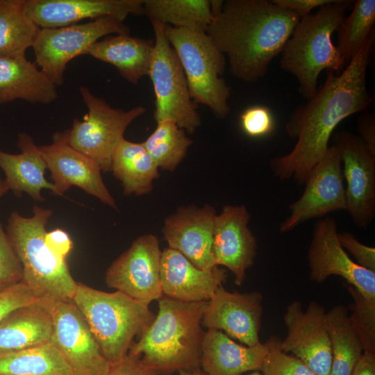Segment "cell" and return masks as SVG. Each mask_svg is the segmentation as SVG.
<instances>
[{
	"label": "cell",
	"mask_w": 375,
	"mask_h": 375,
	"mask_svg": "<svg viewBox=\"0 0 375 375\" xmlns=\"http://www.w3.org/2000/svg\"><path fill=\"white\" fill-rule=\"evenodd\" d=\"M226 278V270L219 266L201 269L176 250L167 248L162 251V290L171 299L183 302L208 301Z\"/></svg>",
	"instance_id": "22"
},
{
	"label": "cell",
	"mask_w": 375,
	"mask_h": 375,
	"mask_svg": "<svg viewBox=\"0 0 375 375\" xmlns=\"http://www.w3.org/2000/svg\"><path fill=\"white\" fill-rule=\"evenodd\" d=\"M123 21L112 17L66 26L40 28L33 45L35 64L56 85L65 81L67 63L88 50L101 38L112 34L129 35Z\"/></svg>",
	"instance_id": "10"
},
{
	"label": "cell",
	"mask_w": 375,
	"mask_h": 375,
	"mask_svg": "<svg viewBox=\"0 0 375 375\" xmlns=\"http://www.w3.org/2000/svg\"><path fill=\"white\" fill-rule=\"evenodd\" d=\"M335 0H271L276 6L297 13L301 18L316 8L333 3Z\"/></svg>",
	"instance_id": "42"
},
{
	"label": "cell",
	"mask_w": 375,
	"mask_h": 375,
	"mask_svg": "<svg viewBox=\"0 0 375 375\" xmlns=\"http://www.w3.org/2000/svg\"><path fill=\"white\" fill-rule=\"evenodd\" d=\"M153 320L128 354L140 358L158 375L201 368L207 301L183 302L162 295Z\"/></svg>",
	"instance_id": "3"
},
{
	"label": "cell",
	"mask_w": 375,
	"mask_h": 375,
	"mask_svg": "<svg viewBox=\"0 0 375 375\" xmlns=\"http://www.w3.org/2000/svg\"><path fill=\"white\" fill-rule=\"evenodd\" d=\"M165 34L181 64L191 99L224 119L231 110V88L222 77L225 56L207 33L165 25Z\"/></svg>",
	"instance_id": "7"
},
{
	"label": "cell",
	"mask_w": 375,
	"mask_h": 375,
	"mask_svg": "<svg viewBox=\"0 0 375 375\" xmlns=\"http://www.w3.org/2000/svg\"><path fill=\"white\" fill-rule=\"evenodd\" d=\"M240 124L243 132L253 138L266 137L275 128V121L271 110L260 105L246 108L240 115Z\"/></svg>",
	"instance_id": "38"
},
{
	"label": "cell",
	"mask_w": 375,
	"mask_h": 375,
	"mask_svg": "<svg viewBox=\"0 0 375 375\" xmlns=\"http://www.w3.org/2000/svg\"><path fill=\"white\" fill-rule=\"evenodd\" d=\"M9 190V188L6 183L5 180H2L0 178V198L6 194Z\"/></svg>",
	"instance_id": "47"
},
{
	"label": "cell",
	"mask_w": 375,
	"mask_h": 375,
	"mask_svg": "<svg viewBox=\"0 0 375 375\" xmlns=\"http://www.w3.org/2000/svg\"><path fill=\"white\" fill-rule=\"evenodd\" d=\"M17 146L21 150L18 154L0 150V167L6 176L4 180L17 197L26 192L35 201H43L42 189L50 190L52 193L55 190L53 184L44 177L47 163L29 135L19 133Z\"/></svg>",
	"instance_id": "26"
},
{
	"label": "cell",
	"mask_w": 375,
	"mask_h": 375,
	"mask_svg": "<svg viewBox=\"0 0 375 375\" xmlns=\"http://www.w3.org/2000/svg\"><path fill=\"white\" fill-rule=\"evenodd\" d=\"M250 218L245 206L226 205L215 220V262L233 273L237 285L244 283L247 271L253 265L257 254V240L248 227Z\"/></svg>",
	"instance_id": "19"
},
{
	"label": "cell",
	"mask_w": 375,
	"mask_h": 375,
	"mask_svg": "<svg viewBox=\"0 0 375 375\" xmlns=\"http://www.w3.org/2000/svg\"><path fill=\"white\" fill-rule=\"evenodd\" d=\"M151 22L155 40L148 76L154 90V119L156 123L172 121L192 134L201 119L190 95L185 73L165 36V25L154 20Z\"/></svg>",
	"instance_id": "8"
},
{
	"label": "cell",
	"mask_w": 375,
	"mask_h": 375,
	"mask_svg": "<svg viewBox=\"0 0 375 375\" xmlns=\"http://www.w3.org/2000/svg\"><path fill=\"white\" fill-rule=\"evenodd\" d=\"M50 342L60 351L72 375H104L111 367L80 310L72 301L52 302Z\"/></svg>",
	"instance_id": "14"
},
{
	"label": "cell",
	"mask_w": 375,
	"mask_h": 375,
	"mask_svg": "<svg viewBox=\"0 0 375 375\" xmlns=\"http://www.w3.org/2000/svg\"><path fill=\"white\" fill-rule=\"evenodd\" d=\"M161 255L156 235L138 237L108 268L105 276L106 285L149 306L163 295Z\"/></svg>",
	"instance_id": "11"
},
{
	"label": "cell",
	"mask_w": 375,
	"mask_h": 375,
	"mask_svg": "<svg viewBox=\"0 0 375 375\" xmlns=\"http://www.w3.org/2000/svg\"><path fill=\"white\" fill-rule=\"evenodd\" d=\"M0 375H72L60 351L51 343L0 356Z\"/></svg>",
	"instance_id": "32"
},
{
	"label": "cell",
	"mask_w": 375,
	"mask_h": 375,
	"mask_svg": "<svg viewBox=\"0 0 375 375\" xmlns=\"http://www.w3.org/2000/svg\"><path fill=\"white\" fill-rule=\"evenodd\" d=\"M300 19L271 1L227 0L206 33L228 58L233 76L253 83L265 76Z\"/></svg>",
	"instance_id": "2"
},
{
	"label": "cell",
	"mask_w": 375,
	"mask_h": 375,
	"mask_svg": "<svg viewBox=\"0 0 375 375\" xmlns=\"http://www.w3.org/2000/svg\"><path fill=\"white\" fill-rule=\"evenodd\" d=\"M265 342L268 351L260 369L262 375H317L299 358L284 352L278 337L272 336Z\"/></svg>",
	"instance_id": "35"
},
{
	"label": "cell",
	"mask_w": 375,
	"mask_h": 375,
	"mask_svg": "<svg viewBox=\"0 0 375 375\" xmlns=\"http://www.w3.org/2000/svg\"><path fill=\"white\" fill-rule=\"evenodd\" d=\"M186 132L172 121L157 122L154 131L142 142L158 168L173 172L192 144Z\"/></svg>",
	"instance_id": "33"
},
{
	"label": "cell",
	"mask_w": 375,
	"mask_h": 375,
	"mask_svg": "<svg viewBox=\"0 0 375 375\" xmlns=\"http://www.w3.org/2000/svg\"><path fill=\"white\" fill-rule=\"evenodd\" d=\"M73 302L112 364L127 356L134 338L155 317L149 306L119 291L103 292L81 283L77 284Z\"/></svg>",
	"instance_id": "6"
},
{
	"label": "cell",
	"mask_w": 375,
	"mask_h": 375,
	"mask_svg": "<svg viewBox=\"0 0 375 375\" xmlns=\"http://www.w3.org/2000/svg\"><path fill=\"white\" fill-rule=\"evenodd\" d=\"M326 320L332 355L329 375H351L364 348L348 309L344 305L333 306L326 312Z\"/></svg>",
	"instance_id": "29"
},
{
	"label": "cell",
	"mask_w": 375,
	"mask_h": 375,
	"mask_svg": "<svg viewBox=\"0 0 375 375\" xmlns=\"http://www.w3.org/2000/svg\"><path fill=\"white\" fill-rule=\"evenodd\" d=\"M111 171L121 181L125 195L149 193L153 180L159 176L158 167L142 142L124 138L114 152Z\"/></svg>",
	"instance_id": "28"
},
{
	"label": "cell",
	"mask_w": 375,
	"mask_h": 375,
	"mask_svg": "<svg viewBox=\"0 0 375 375\" xmlns=\"http://www.w3.org/2000/svg\"><path fill=\"white\" fill-rule=\"evenodd\" d=\"M38 147L51 174L55 189L53 194L62 196L74 185L117 209L103 181L100 167L67 143L66 131L57 132L53 137L52 144Z\"/></svg>",
	"instance_id": "18"
},
{
	"label": "cell",
	"mask_w": 375,
	"mask_h": 375,
	"mask_svg": "<svg viewBox=\"0 0 375 375\" xmlns=\"http://www.w3.org/2000/svg\"><path fill=\"white\" fill-rule=\"evenodd\" d=\"M268 351L266 342L240 344L223 331L208 329L203 336L201 369L208 375H243L260 371Z\"/></svg>",
	"instance_id": "23"
},
{
	"label": "cell",
	"mask_w": 375,
	"mask_h": 375,
	"mask_svg": "<svg viewBox=\"0 0 375 375\" xmlns=\"http://www.w3.org/2000/svg\"><path fill=\"white\" fill-rule=\"evenodd\" d=\"M287 335L281 348L299 358L317 375H329L331 347L324 308L317 301L303 310L302 303L288 305L283 315Z\"/></svg>",
	"instance_id": "15"
},
{
	"label": "cell",
	"mask_w": 375,
	"mask_h": 375,
	"mask_svg": "<svg viewBox=\"0 0 375 375\" xmlns=\"http://www.w3.org/2000/svg\"><path fill=\"white\" fill-rule=\"evenodd\" d=\"M144 15L175 28L206 33L213 19L211 0H143Z\"/></svg>",
	"instance_id": "30"
},
{
	"label": "cell",
	"mask_w": 375,
	"mask_h": 375,
	"mask_svg": "<svg viewBox=\"0 0 375 375\" xmlns=\"http://www.w3.org/2000/svg\"><path fill=\"white\" fill-rule=\"evenodd\" d=\"M374 42V31L348 65L339 74L329 71L315 94L290 115L285 131L297 142L290 153L271 159L269 166L276 178L304 185L328 150L335 127L373 102L367 71Z\"/></svg>",
	"instance_id": "1"
},
{
	"label": "cell",
	"mask_w": 375,
	"mask_h": 375,
	"mask_svg": "<svg viewBox=\"0 0 375 375\" xmlns=\"http://www.w3.org/2000/svg\"><path fill=\"white\" fill-rule=\"evenodd\" d=\"M154 41L126 34L109 35L99 40L86 54L115 66L120 75L137 85L149 75Z\"/></svg>",
	"instance_id": "27"
},
{
	"label": "cell",
	"mask_w": 375,
	"mask_h": 375,
	"mask_svg": "<svg viewBox=\"0 0 375 375\" xmlns=\"http://www.w3.org/2000/svg\"><path fill=\"white\" fill-rule=\"evenodd\" d=\"M57 98L56 85L26 54L0 57V104L15 99L48 104Z\"/></svg>",
	"instance_id": "25"
},
{
	"label": "cell",
	"mask_w": 375,
	"mask_h": 375,
	"mask_svg": "<svg viewBox=\"0 0 375 375\" xmlns=\"http://www.w3.org/2000/svg\"><path fill=\"white\" fill-rule=\"evenodd\" d=\"M104 375H158L136 356L127 354L122 360L112 365Z\"/></svg>",
	"instance_id": "41"
},
{
	"label": "cell",
	"mask_w": 375,
	"mask_h": 375,
	"mask_svg": "<svg viewBox=\"0 0 375 375\" xmlns=\"http://www.w3.org/2000/svg\"><path fill=\"white\" fill-rule=\"evenodd\" d=\"M262 293L230 292L219 285L207 301L201 325L224 331L231 338L253 347L260 343Z\"/></svg>",
	"instance_id": "17"
},
{
	"label": "cell",
	"mask_w": 375,
	"mask_h": 375,
	"mask_svg": "<svg viewBox=\"0 0 375 375\" xmlns=\"http://www.w3.org/2000/svg\"><path fill=\"white\" fill-rule=\"evenodd\" d=\"M359 138L367 149L375 155V117L372 113H365L358 118Z\"/></svg>",
	"instance_id": "44"
},
{
	"label": "cell",
	"mask_w": 375,
	"mask_h": 375,
	"mask_svg": "<svg viewBox=\"0 0 375 375\" xmlns=\"http://www.w3.org/2000/svg\"><path fill=\"white\" fill-rule=\"evenodd\" d=\"M215 208L206 204L181 207L165 220L162 233L169 248L182 253L195 267L208 270L216 267L212 254Z\"/></svg>",
	"instance_id": "20"
},
{
	"label": "cell",
	"mask_w": 375,
	"mask_h": 375,
	"mask_svg": "<svg viewBox=\"0 0 375 375\" xmlns=\"http://www.w3.org/2000/svg\"><path fill=\"white\" fill-rule=\"evenodd\" d=\"M351 375H375V353L364 351Z\"/></svg>",
	"instance_id": "45"
},
{
	"label": "cell",
	"mask_w": 375,
	"mask_h": 375,
	"mask_svg": "<svg viewBox=\"0 0 375 375\" xmlns=\"http://www.w3.org/2000/svg\"><path fill=\"white\" fill-rule=\"evenodd\" d=\"M338 240L344 250L349 252L360 267L375 272V248L359 242L349 231L338 233Z\"/></svg>",
	"instance_id": "40"
},
{
	"label": "cell",
	"mask_w": 375,
	"mask_h": 375,
	"mask_svg": "<svg viewBox=\"0 0 375 375\" xmlns=\"http://www.w3.org/2000/svg\"><path fill=\"white\" fill-rule=\"evenodd\" d=\"M301 196L289 206L290 215L281 233L289 232L310 219L346 210L345 185L339 151L333 144L312 169Z\"/></svg>",
	"instance_id": "13"
},
{
	"label": "cell",
	"mask_w": 375,
	"mask_h": 375,
	"mask_svg": "<svg viewBox=\"0 0 375 375\" xmlns=\"http://www.w3.org/2000/svg\"><path fill=\"white\" fill-rule=\"evenodd\" d=\"M334 140L345 182L346 210L356 226L365 228L375 217V155L351 132L340 131Z\"/></svg>",
	"instance_id": "16"
},
{
	"label": "cell",
	"mask_w": 375,
	"mask_h": 375,
	"mask_svg": "<svg viewBox=\"0 0 375 375\" xmlns=\"http://www.w3.org/2000/svg\"><path fill=\"white\" fill-rule=\"evenodd\" d=\"M243 375H262V374L260 371H253L247 374H243Z\"/></svg>",
	"instance_id": "48"
},
{
	"label": "cell",
	"mask_w": 375,
	"mask_h": 375,
	"mask_svg": "<svg viewBox=\"0 0 375 375\" xmlns=\"http://www.w3.org/2000/svg\"><path fill=\"white\" fill-rule=\"evenodd\" d=\"M307 258L310 281L323 283L331 276H340L375 306V272L358 265L343 249L334 218L315 223Z\"/></svg>",
	"instance_id": "12"
},
{
	"label": "cell",
	"mask_w": 375,
	"mask_h": 375,
	"mask_svg": "<svg viewBox=\"0 0 375 375\" xmlns=\"http://www.w3.org/2000/svg\"><path fill=\"white\" fill-rule=\"evenodd\" d=\"M24 0H0V57L25 55L40 28L27 15Z\"/></svg>",
	"instance_id": "31"
},
{
	"label": "cell",
	"mask_w": 375,
	"mask_h": 375,
	"mask_svg": "<svg viewBox=\"0 0 375 375\" xmlns=\"http://www.w3.org/2000/svg\"><path fill=\"white\" fill-rule=\"evenodd\" d=\"M53 301L40 299L16 308L0 322V354L49 343Z\"/></svg>",
	"instance_id": "24"
},
{
	"label": "cell",
	"mask_w": 375,
	"mask_h": 375,
	"mask_svg": "<svg viewBox=\"0 0 375 375\" xmlns=\"http://www.w3.org/2000/svg\"><path fill=\"white\" fill-rule=\"evenodd\" d=\"M39 295L22 281L0 292V322L17 308L40 300Z\"/></svg>",
	"instance_id": "39"
},
{
	"label": "cell",
	"mask_w": 375,
	"mask_h": 375,
	"mask_svg": "<svg viewBox=\"0 0 375 375\" xmlns=\"http://www.w3.org/2000/svg\"><path fill=\"white\" fill-rule=\"evenodd\" d=\"M23 279L21 262L0 222V292Z\"/></svg>",
	"instance_id": "37"
},
{
	"label": "cell",
	"mask_w": 375,
	"mask_h": 375,
	"mask_svg": "<svg viewBox=\"0 0 375 375\" xmlns=\"http://www.w3.org/2000/svg\"><path fill=\"white\" fill-rule=\"evenodd\" d=\"M5 355H6V354H5ZM3 356V355H2V354H0V356Z\"/></svg>",
	"instance_id": "49"
},
{
	"label": "cell",
	"mask_w": 375,
	"mask_h": 375,
	"mask_svg": "<svg viewBox=\"0 0 375 375\" xmlns=\"http://www.w3.org/2000/svg\"><path fill=\"white\" fill-rule=\"evenodd\" d=\"M27 15L40 28L74 24L83 19L144 15L143 0H24Z\"/></svg>",
	"instance_id": "21"
},
{
	"label": "cell",
	"mask_w": 375,
	"mask_h": 375,
	"mask_svg": "<svg viewBox=\"0 0 375 375\" xmlns=\"http://www.w3.org/2000/svg\"><path fill=\"white\" fill-rule=\"evenodd\" d=\"M351 2L335 0L301 17L281 52V69L297 78L298 91L307 100L317 91L322 71L328 69L339 74L344 69L331 36Z\"/></svg>",
	"instance_id": "4"
},
{
	"label": "cell",
	"mask_w": 375,
	"mask_h": 375,
	"mask_svg": "<svg viewBox=\"0 0 375 375\" xmlns=\"http://www.w3.org/2000/svg\"><path fill=\"white\" fill-rule=\"evenodd\" d=\"M178 375H208L201 368L193 370H181Z\"/></svg>",
	"instance_id": "46"
},
{
	"label": "cell",
	"mask_w": 375,
	"mask_h": 375,
	"mask_svg": "<svg viewBox=\"0 0 375 375\" xmlns=\"http://www.w3.org/2000/svg\"><path fill=\"white\" fill-rule=\"evenodd\" d=\"M353 299L351 322L356 331L364 351L375 353V306L371 305L354 287L347 284Z\"/></svg>",
	"instance_id": "36"
},
{
	"label": "cell",
	"mask_w": 375,
	"mask_h": 375,
	"mask_svg": "<svg viewBox=\"0 0 375 375\" xmlns=\"http://www.w3.org/2000/svg\"><path fill=\"white\" fill-rule=\"evenodd\" d=\"M375 0H358L351 14L345 17L336 30L337 49L345 68L374 32Z\"/></svg>",
	"instance_id": "34"
},
{
	"label": "cell",
	"mask_w": 375,
	"mask_h": 375,
	"mask_svg": "<svg viewBox=\"0 0 375 375\" xmlns=\"http://www.w3.org/2000/svg\"><path fill=\"white\" fill-rule=\"evenodd\" d=\"M45 242L49 249L56 255L65 258L70 252L73 243L65 231L56 228L45 234Z\"/></svg>",
	"instance_id": "43"
},
{
	"label": "cell",
	"mask_w": 375,
	"mask_h": 375,
	"mask_svg": "<svg viewBox=\"0 0 375 375\" xmlns=\"http://www.w3.org/2000/svg\"><path fill=\"white\" fill-rule=\"evenodd\" d=\"M31 217L12 212L6 226V233L22 265V282L41 299L72 301L78 283L65 258L53 253L45 242V226L52 210L35 205Z\"/></svg>",
	"instance_id": "5"
},
{
	"label": "cell",
	"mask_w": 375,
	"mask_h": 375,
	"mask_svg": "<svg viewBox=\"0 0 375 375\" xmlns=\"http://www.w3.org/2000/svg\"><path fill=\"white\" fill-rule=\"evenodd\" d=\"M80 93L88 111L81 120L74 119L72 128L66 131L67 142L95 162L101 171H111L112 156L126 129L144 114L146 108H114L85 86L80 87Z\"/></svg>",
	"instance_id": "9"
}]
</instances>
